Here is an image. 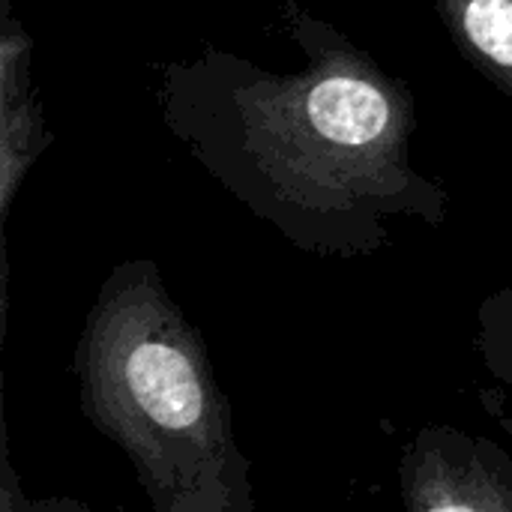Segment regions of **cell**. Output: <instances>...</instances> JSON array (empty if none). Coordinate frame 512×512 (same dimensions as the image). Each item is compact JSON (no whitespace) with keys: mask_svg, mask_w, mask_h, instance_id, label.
<instances>
[{"mask_svg":"<svg viewBox=\"0 0 512 512\" xmlns=\"http://www.w3.org/2000/svg\"><path fill=\"white\" fill-rule=\"evenodd\" d=\"M282 21L297 69L216 45L162 63L168 135L306 255L369 258L393 243L399 219L444 225L450 192L414 165L408 81L297 0L282 3Z\"/></svg>","mask_w":512,"mask_h":512,"instance_id":"1","label":"cell"},{"mask_svg":"<svg viewBox=\"0 0 512 512\" xmlns=\"http://www.w3.org/2000/svg\"><path fill=\"white\" fill-rule=\"evenodd\" d=\"M87 423L132 465L156 512H252V462L201 330L156 261L117 264L72 351Z\"/></svg>","mask_w":512,"mask_h":512,"instance_id":"2","label":"cell"},{"mask_svg":"<svg viewBox=\"0 0 512 512\" xmlns=\"http://www.w3.org/2000/svg\"><path fill=\"white\" fill-rule=\"evenodd\" d=\"M399 489L414 512H512V456L489 438L426 426L402 456Z\"/></svg>","mask_w":512,"mask_h":512,"instance_id":"3","label":"cell"},{"mask_svg":"<svg viewBox=\"0 0 512 512\" xmlns=\"http://www.w3.org/2000/svg\"><path fill=\"white\" fill-rule=\"evenodd\" d=\"M54 144L45 105L33 84V36L3 0L0 27V219L9 210L42 153Z\"/></svg>","mask_w":512,"mask_h":512,"instance_id":"4","label":"cell"},{"mask_svg":"<svg viewBox=\"0 0 512 512\" xmlns=\"http://www.w3.org/2000/svg\"><path fill=\"white\" fill-rule=\"evenodd\" d=\"M456 51L512 99V0H432Z\"/></svg>","mask_w":512,"mask_h":512,"instance_id":"5","label":"cell"},{"mask_svg":"<svg viewBox=\"0 0 512 512\" xmlns=\"http://www.w3.org/2000/svg\"><path fill=\"white\" fill-rule=\"evenodd\" d=\"M474 348L483 369L512 393V285L492 291L480 303Z\"/></svg>","mask_w":512,"mask_h":512,"instance_id":"6","label":"cell"}]
</instances>
